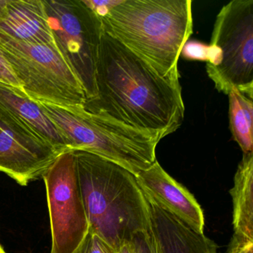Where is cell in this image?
Returning <instances> with one entry per match:
<instances>
[{
    "label": "cell",
    "instance_id": "16",
    "mask_svg": "<svg viewBox=\"0 0 253 253\" xmlns=\"http://www.w3.org/2000/svg\"><path fill=\"white\" fill-rule=\"evenodd\" d=\"M73 253H118V251L88 230L82 244Z\"/></svg>",
    "mask_w": 253,
    "mask_h": 253
},
{
    "label": "cell",
    "instance_id": "20",
    "mask_svg": "<svg viewBox=\"0 0 253 253\" xmlns=\"http://www.w3.org/2000/svg\"><path fill=\"white\" fill-rule=\"evenodd\" d=\"M84 3L91 9L99 18L106 16L111 9L121 2V0H104V1H96V0H83Z\"/></svg>",
    "mask_w": 253,
    "mask_h": 253
},
{
    "label": "cell",
    "instance_id": "24",
    "mask_svg": "<svg viewBox=\"0 0 253 253\" xmlns=\"http://www.w3.org/2000/svg\"><path fill=\"white\" fill-rule=\"evenodd\" d=\"M244 253H253V250H249V251L245 252Z\"/></svg>",
    "mask_w": 253,
    "mask_h": 253
},
{
    "label": "cell",
    "instance_id": "9",
    "mask_svg": "<svg viewBox=\"0 0 253 253\" xmlns=\"http://www.w3.org/2000/svg\"><path fill=\"white\" fill-rule=\"evenodd\" d=\"M0 123L10 129L49 145L60 153L68 144L41 103L20 88L0 82Z\"/></svg>",
    "mask_w": 253,
    "mask_h": 253
},
{
    "label": "cell",
    "instance_id": "10",
    "mask_svg": "<svg viewBox=\"0 0 253 253\" xmlns=\"http://www.w3.org/2000/svg\"><path fill=\"white\" fill-rule=\"evenodd\" d=\"M60 154L0 123V171L21 186L42 177Z\"/></svg>",
    "mask_w": 253,
    "mask_h": 253
},
{
    "label": "cell",
    "instance_id": "13",
    "mask_svg": "<svg viewBox=\"0 0 253 253\" xmlns=\"http://www.w3.org/2000/svg\"><path fill=\"white\" fill-rule=\"evenodd\" d=\"M233 204V236L229 253L253 250V152L243 154L229 191Z\"/></svg>",
    "mask_w": 253,
    "mask_h": 253
},
{
    "label": "cell",
    "instance_id": "11",
    "mask_svg": "<svg viewBox=\"0 0 253 253\" xmlns=\"http://www.w3.org/2000/svg\"><path fill=\"white\" fill-rule=\"evenodd\" d=\"M144 195L189 227L204 233L205 217L194 195L176 181L158 161L135 176Z\"/></svg>",
    "mask_w": 253,
    "mask_h": 253
},
{
    "label": "cell",
    "instance_id": "3",
    "mask_svg": "<svg viewBox=\"0 0 253 253\" xmlns=\"http://www.w3.org/2000/svg\"><path fill=\"white\" fill-rule=\"evenodd\" d=\"M73 152L89 231L118 251L134 234L150 230L147 200L135 176L94 154Z\"/></svg>",
    "mask_w": 253,
    "mask_h": 253
},
{
    "label": "cell",
    "instance_id": "18",
    "mask_svg": "<svg viewBox=\"0 0 253 253\" xmlns=\"http://www.w3.org/2000/svg\"><path fill=\"white\" fill-rule=\"evenodd\" d=\"M210 54L209 45L202 43L199 41H188L183 45L180 55L189 60L208 61Z\"/></svg>",
    "mask_w": 253,
    "mask_h": 253
},
{
    "label": "cell",
    "instance_id": "19",
    "mask_svg": "<svg viewBox=\"0 0 253 253\" xmlns=\"http://www.w3.org/2000/svg\"><path fill=\"white\" fill-rule=\"evenodd\" d=\"M0 82L9 84V85L17 87L20 89L22 88L21 84L19 82L9 63L7 61L1 51H0Z\"/></svg>",
    "mask_w": 253,
    "mask_h": 253
},
{
    "label": "cell",
    "instance_id": "2",
    "mask_svg": "<svg viewBox=\"0 0 253 253\" xmlns=\"http://www.w3.org/2000/svg\"><path fill=\"white\" fill-rule=\"evenodd\" d=\"M100 19L103 32L179 81V57L193 33L192 0H121Z\"/></svg>",
    "mask_w": 253,
    "mask_h": 253
},
{
    "label": "cell",
    "instance_id": "17",
    "mask_svg": "<svg viewBox=\"0 0 253 253\" xmlns=\"http://www.w3.org/2000/svg\"><path fill=\"white\" fill-rule=\"evenodd\" d=\"M130 242L134 253H158L152 229L134 234Z\"/></svg>",
    "mask_w": 253,
    "mask_h": 253
},
{
    "label": "cell",
    "instance_id": "8",
    "mask_svg": "<svg viewBox=\"0 0 253 253\" xmlns=\"http://www.w3.org/2000/svg\"><path fill=\"white\" fill-rule=\"evenodd\" d=\"M51 225V253H73L89 230L72 150L60 154L42 176Z\"/></svg>",
    "mask_w": 253,
    "mask_h": 253
},
{
    "label": "cell",
    "instance_id": "4",
    "mask_svg": "<svg viewBox=\"0 0 253 253\" xmlns=\"http://www.w3.org/2000/svg\"><path fill=\"white\" fill-rule=\"evenodd\" d=\"M68 144L112 161L137 175L156 160L159 137L88 112L84 106L39 102Z\"/></svg>",
    "mask_w": 253,
    "mask_h": 253
},
{
    "label": "cell",
    "instance_id": "7",
    "mask_svg": "<svg viewBox=\"0 0 253 253\" xmlns=\"http://www.w3.org/2000/svg\"><path fill=\"white\" fill-rule=\"evenodd\" d=\"M43 1L56 46L82 84L86 100L94 98L101 20L83 0Z\"/></svg>",
    "mask_w": 253,
    "mask_h": 253
},
{
    "label": "cell",
    "instance_id": "5",
    "mask_svg": "<svg viewBox=\"0 0 253 253\" xmlns=\"http://www.w3.org/2000/svg\"><path fill=\"white\" fill-rule=\"evenodd\" d=\"M207 72L216 89L233 88L253 99V0H233L219 11Z\"/></svg>",
    "mask_w": 253,
    "mask_h": 253
},
{
    "label": "cell",
    "instance_id": "6",
    "mask_svg": "<svg viewBox=\"0 0 253 253\" xmlns=\"http://www.w3.org/2000/svg\"><path fill=\"white\" fill-rule=\"evenodd\" d=\"M0 51L32 100L62 106L85 104L84 87L55 44L26 43L0 32Z\"/></svg>",
    "mask_w": 253,
    "mask_h": 253
},
{
    "label": "cell",
    "instance_id": "15",
    "mask_svg": "<svg viewBox=\"0 0 253 253\" xmlns=\"http://www.w3.org/2000/svg\"><path fill=\"white\" fill-rule=\"evenodd\" d=\"M229 96V128L243 154L253 152V99L233 88Z\"/></svg>",
    "mask_w": 253,
    "mask_h": 253
},
{
    "label": "cell",
    "instance_id": "21",
    "mask_svg": "<svg viewBox=\"0 0 253 253\" xmlns=\"http://www.w3.org/2000/svg\"><path fill=\"white\" fill-rule=\"evenodd\" d=\"M10 0H0V20L5 17Z\"/></svg>",
    "mask_w": 253,
    "mask_h": 253
},
{
    "label": "cell",
    "instance_id": "1",
    "mask_svg": "<svg viewBox=\"0 0 253 253\" xmlns=\"http://www.w3.org/2000/svg\"><path fill=\"white\" fill-rule=\"evenodd\" d=\"M97 94L88 112L162 140L183 122L180 82L160 75L148 62L103 32L96 67Z\"/></svg>",
    "mask_w": 253,
    "mask_h": 253
},
{
    "label": "cell",
    "instance_id": "23",
    "mask_svg": "<svg viewBox=\"0 0 253 253\" xmlns=\"http://www.w3.org/2000/svg\"><path fill=\"white\" fill-rule=\"evenodd\" d=\"M0 253H7L4 250L3 247L0 244Z\"/></svg>",
    "mask_w": 253,
    "mask_h": 253
},
{
    "label": "cell",
    "instance_id": "14",
    "mask_svg": "<svg viewBox=\"0 0 253 253\" xmlns=\"http://www.w3.org/2000/svg\"><path fill=\"white\" fill-rule=\"evenodd\" d=\"M0 32L19 42L55 44L43 0H10Z\"/></svg>",
    "mask_w": 253,
    "mask_h": 253
},
{
    "label": "cell",
    "instance_id": "12",
    "mask_svg": "<svg viewBox=\"0 0 253 253\" xmlns=\"http://www.w3.org/2000/svg\"><path fill=\"white\" fill-rule=\"evenodd\" d=\"M146 198L158 253H217V244L212 240Z\"/></svg>",
    "mask_w": 253,
    "mask_h": 253
},
{
    "label": "cell",
    "instance_id": "22",
    "mask_svg": "<svg viewBox=\"0 0 253 253\" xmlns=\"http://www.w3.org/2000/svg\"><path fill=\"white\" fill-rule=\"evenodd\" d=\"M118 253H134L131 242L128 241V242L124 243L118 250Z\"/></svg>",
    "mask_w": 253,
    "mask_h": 253
}]
</instances>
